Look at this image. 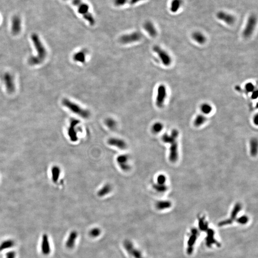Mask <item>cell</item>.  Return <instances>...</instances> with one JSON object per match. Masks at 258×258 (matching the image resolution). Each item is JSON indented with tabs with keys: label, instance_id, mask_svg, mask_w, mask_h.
<instances>
[{
	"label": "cell",
	"instance_id": "6da1fadb",
	"mask_svg": "<svg viewBox=\"0 0 258 258\" xmlns=\"http://www.w3.org/2000/svg\"><path fill=\"white\" fill-rule=\"evenodd\" d=\"M31 39L33 42L36 50H37V55L36 56L30 57L28 62L30 65H38L41 64L46 58L47 55V50L36 34H32Z\"/></svg>",
	"mask_w": 258,
	"mask_h": 258
},
{
	"label": "cell",
	"instance_id": "7a4b0ae2",
	"mask_svg": "<svg viewBox=\"0 0 258 258\" xmlns=\"http://www.w3.org/2000/svg\"><path fill=\"white\" fill-rule=\"evenodd\" d=\"M72 4L77 9L79 14L82 15L84 18L88 22L91 26H94L95 23V20L90 11V7L82 0H72Z\"/></svg>",
	"mask_w": 258,
	"mask_h": 258
},
{
	"label": "cell",
	"instance_id": "3957f363",
	"mask_svg": "<svg viewBox=\"0 0 258 258\" xmlns=\"http://www.w3.org/2000/svg\"><path fill=\"white\" fill-rule=\"evenodd\" d=\"M62 103L71 112L84 119H87L90 116V113L88 110L83 108L79 105L72 102L68 98L63 99Z\"/></svg>",
	"mask_w": 258,
	"mask_h": 258
},
{
	"label": "cell",
	"instance_id": "277c9868",
	"mask_svg": "<svg viewBox=\"0 0 258 258\" xmlns=\"http://www.w3.org/2000/svg\"><path fill=\"white\" fill-rule=\"evenodd\" d=\"M257 25V18L255 15H251L249 17L246 26L243 31V36L245 38H249L253 34Z\"/></svg>",
	"mask_w": 258,
	"mask_h": 258
},
{
	"label": "cell",
	"instance_id": "5b68a950",
	"mask_svg": "<svg viewBox=\"0 0 258 258\" xmlns=\"http://www.w3.org/2000/svg\"><path fill=\"white\" fill-rule=\"evenodd\" d=\"M153 50L160 58L163 64L165 66H169L172 63V58L166 51L163 50L158 46L153 47Z\"/></svg>",
	"mask_w": 258,
	"mask_h": 258
},
{
	"label": "cell",
	"instance_id": "8992f818",
	"mask_svg": "<svg viewBox=\"0 0 258 258\" xmlns=\"http://www.w3.org/2000/svg\"><path fill=\"white\" fill-rule=\"evenodd\" d=\"M142 34L138 31L133 32L129 34H124L120 38V42L123 44H128L138 42L141 39Z\"/></svg>",
	"mask_w": 258,
	"mask_h": 258
},
{
	"label": "cell",
	"instance_id": "52a82bcc",
	"mask_svg": "<svg viewBox=\"0 0 258 258\" xmlns=\"http://www.w3.org/2000/svg\"><path fill=\"white\" fill-rule=\"evenodd\" d=\"M167 97V89L163 84H161L158 87L156 98V105L159 108L163 107L165 100Z\"/></svg>",
	"mask_w": 258,
	"mask_h": 258
},
{
	"label": "cell",
	"instance_id": "ba28073f",
	"mask_svg": "<svg viewBox=\"0 0 258 258\" xmlns=\"http://www.w3.org/2000/svg\"><path fill=\"white\" fill-rule=\"evenodd\" d=\"M80 123V121L77 119H72L70 120V125L68 129V134L71 141H77L79 139L77 135V126Z\"/></svg>",
	"mask_w": 258,
	"mask_h": 258
},
{
	"label": "cell",
	"instance_id": "9c48e42d",
	"mask_svg": "<svg viewBox=\"0 0 258 258\" xmlns=\"http://www.w3.org/2000/svg\"><path fill=\"white\" fill-rule=\"evenodd\" d=\"M3 79L7 91L9 93H12L15 92V85L12 75L10 73H5L3 75Z\"/></svg>",
	"mask_w": 258,
	"mask_h": 258
},
{
	"label": "cell",
	"instance_id": "30bf717a",
	"mask_svg": "<svg viewBox=\"0 0 258 258\" xmlns=\"http://www.w3.org/2000/svg\"><path fill=\"white\" fill-rule=\"evenodd\" d=\"M216 18L228 25H233L235 22V17L233 15L223 11L218 12L216 14Z\"/></svg>",
	"mask_w": 258,
	"mask_h": 258
},
{
	"label": "cell",
	"instance_id": "8fae6325",
	"mask_svg": "<svg viewBox=\"0 0 258 258\" xmlns=\"http://www.w3.org/2000/svg\"><path fill=\"white\" fill-rule=\"evenodd\" d=\"M117 163L120 168L124 172H128L130 169L129 164V157L128 155H120L116 159Z\"/></svg>",
	"mask_w": 258,
	"mask_h": 258
},
{
	"label": "cell",
	"instance_id": "7c38bea8",
	"mask_svg": "<svg viewBox=\"0 0 258 258\" xmlns=\"http://www.w3.org/2000/svg\"><path fill=\"white\" fill-rule=\"evenodd\" d=\"M107 143L110 146L115 147L120 150H125L127 147L126 142L119 138H110L107 141Z\"/></svg>",
	"mask_w": 258,
	"mask_h": 258
},
{
	"label": "cell",
	"instance_id": "4fadbf2b",
	"mask_svg": "<svg viewBox=\"0 0 258 258\" xmlns=\"http://www.w3.org/2000/svg\"><path fill=\"white\" fill-rule=\"evenodd\" d=\"M124 245L129 254L133 256L134 258H144L140 251L135 249L129 241H126Z\"/></svg>",
	"mask_w": 258,
	"mask_h": 258
},
{
	"label": "cell",
	"instance_id": "5bb4252c",
	"mask_svg": "<svg viewBox=\"0 0 258 258\" xmlns=\"http://www.w3.org/2000/svg\"><path fill=\"white\" fill-rule=\"evenodd\" d=\"M178 158V145L176 141L171 144L170 147L169 159L171 162H176Z\"/></svg>",
	"mask_w": 258,
	"mask_h": 258
},
{
	"label": "cell",
	"instance_id": "9a60e30c",
	"mask_svg": "<svg viewBox=\"0 0 258 258\" xmlns=\"http://www.w3.org/2000/svg\"><path fill=\"white\" fill-rule=\"evenodd\" d=\"M21 30V20L18 15L12 17V32L14 35L19 34Z\"/></svg>",
	"mask_w": 258,
	"mask_h": 258
},
{
	"label": "cell",
	"instance_id": "2e32d148",
	"mask_svg": "<svg viewBox=\"0 0 258 258\" xmlns=\"http://www.w3.org/2000/svg\"><path fill=\"white\" fill-rule=\"evenodd\" d=\"M178 135H179V132L178 130L176 129H174L172 130L171 134L169 135L167 133H165L163 136V141L166 144H171L174 141H176Z\"/></svg>",
	"mask_w": 258,
	"mask_h": 258
},
{
	"label": "cell",
	"instance_id": "e0dca14e",
	"mask_svg": "<svg viewBox=\"0 0 258 258\" xmlns=\"http://www.w3.org/2000/svg\"><path fill=\"white\" fill-rule=\"evenodd\" d=\"M144 28L151 37H156L157 35V31L154 23L151 21H146V22L144 23Z\"/></svg>",
	"mask_w": 258,
	"mask_h": 258
},
{
	"label": "cell",
	"instance_id": "ac0fdd59",
	"mask_svg": "<svg viewBox=\"0 0 258 258\" xmlns=\"http://www.w3.org/2000/svg\"><path fill=\"white\" fill-rule=\"evenodd\" d=\"M183 4L182 0H171L169 6L170 11L173 14L177 13L182 8Z\"/></svg>",
	"mask_w": 258,
	"mask_h": 258
},
{
	"label": "cell",
	"instance_id": "d6986e66",
	"mask_svg": "<svg viewBox=\"0 0 258 258\" xmlns=\"http://www.w3.org/2000/svg\"><path fill=\"white\" fill-rule=\"evenodd\" d=\"M192 37L195 42L200 44H203L206 41V36L200 31H195L192 34Z\"/></svg>",
	"mask_w": 258,
	"mask_h": 258
},
{
	"label": "cell",
	"instance_id": "ffe728a7",
	"mask_svg": "<svg viewBox=\"0 0 258 258\" xmlns=\"http://www.w3.org/2000/svg\"><path fill=\"white\" fill-rule=\"evenodd\" d=\"M112 186L109 184H106L98 191L97 195L99 197H103L109 194L112 192Z\"/></svg>",
	"mask_w": 258,
	"mask_h": 258
},
{
	"label": "cell",
	"instance_id": "44dd1931",
	"mask_svg": "<svg viewBox=\"0 0 258 258\" xmlns=\"http://www.w3.org/2000/svg\"><path fill=\"white\" fill-rule=\"evenodd\" d=\"M86 57L87 56L86 52L84 51L81 50L75 53L73 55V58L75 61L83 64L86 62Z\"/></svg>",
	"mask_w": 258,
	"mask_h": 258
},
{
	"label": "cell",
	"instance_id": "7402d4cb",
	"mask_svg": "<svg viewBox=\"0 0 258 258\" xmlns=\"http://www.w3.org/2000/svg\"><path fill=\"white\" fill-rule=\"evenodd\" d=\"M214 231L211 229L208 230V237L206 238V243L208 247H211L212 244H215L218 245L219 244L215 240L214 237Z\"/></svg>",
	"mask_w": 258,
	"mask_h": 258
},
{
	"label": "cell",
	"instance_id": "603a6c76",
	"mask_svg": "<svg viewBox=\"0 0 258 258\" xmlns=\"http://www.w3.org/2000/svg\"><path fill=\"white\" fill-rule=\"evenodd\" d=\"M250 153L253 157L256 156L258 153V141L256 138H252L249 143Z\"/></svg>",
	"mask_w": 258,
	"mask_h": 258
},
{
	"label": "cell",
	"instance_id": "cb8c5ba5",
	"mask_svg": "<svg viewBox=\"0 0 258 258\" xmlns=\"http://www.w3.org/2000/svg\"><path fill=\"white\" fill-rule=\"evenodd\" d=\"M77 237V234L76 231H73L70 234L66 243V246L68 248L72 249L74 247Z\"/></svg>",
	"mask_w": 258,
	"mask_h": 258
},
{
	"label": "cell",
	"instance_id": "d4e9b609",
	"mask_svg": "<svg viewBox=\"0 0 258 258\" xmlns=\"http://www.w3.org/2000/svg\"><path fill=\"white\" fill-rule=\"evenodd\" d=\"M156 208L158 210H162L168 209L171 208L172 206V203L168 200L159 201L155 205Z\"/></svg>",
	"mask_w": 258,
	"mask_h": 258
},
{
	"label": "cell",
	"instance_id": "484cf974",
	"mask_svg": "<svg viewBox=\"0 0 258 258\" xmlns=\"http://www.w3.org/2000/svg\"><path fill=\"white\" fill-rule=\"evenodd\" d=\"M42 251L45 254H48L50 252L49 242H48V239H47V237L46 235H44V236H43Z\"/></svg>",
	"mask_w": 258,
	"mask_h": 258
},
{
	"label": "cell",
	"instance_id": "4316f807",
	"mask_svg": "<svg viewBox=\"0 0 258 258\" xmlns=\"http://www.w3.org/2000/svg\"><path fill=\"white\" fill-rule=\"evenodd\" d=\"M206 118L205 116L202 114L198 115L195 117L194 124L195 127H200L206 122Z\"/></svg>",
	"mask_w": 258,
	"mask_h": 258
},
{
	"label": "cell",
	"instance_id": "83f0119b",
	"mask_svg": "<svg viewBox=\"0 0 258 258\" xmlns=\"http://www.w3.org/2000/svg\"><path fill=\"white\" fill-rule=\"evenodd\" d=\"M241 209V205L240 203H238L235 205V206L234 207L233 209L232 210L231 212V215H230V219L234 221V219H236V217L237 216L238 214V213L240 212Z\"/></svg>",
	"mask_w": 258,
	"mask_h": 258
},
{
	"label": "cell",
	"instance_id": "f1b7e54d",
	"mask_svg": "<svg viewBox=\"0 0 258 258\" xmlns=\"http://www.w3.org/2000/svg\"><path fill=\"white\" fill-rule=\"evenodd\" d=\"M200 109L204 114H209L212 111V107L208 103H204L201 105Z\"/></svg>",
	"mask_w": 258,
	"mask_h": 258
},
{
	"label": "cell",
	"instance_id": "f546056e",
	"mask_svg": "<svg viewBox=\"0 0 258 258\" xmlns=\"http://www.w3.org/2000/svg\"><path fill=\"white\" fill-rule=\"evenodd\" d=\"M105 123L107 127L112 130H113L114 129H115L117 126V122L115 120L112 118H107L105 121Z\"/></svg>",
	"mask_w": 258,
	"mask_h": 258
},
{
	"label": "cell",
	"instance_id": "4dcf8cb0",
	"mask_svg": "<svg viewBox=\"0 0 258 258\" xmlns=\"http://www.w3.org/2000/svg\"><path fill=\"white\" fill-rule=\"evenodd\" d=\"M163 126L160 122H156L152 127V130L155 133H158L163 130Z\"/></svg>",
	"mask_w": 258,
	"mask_h": 258
},
{
	"label": "cell",
	"instance_id": "1f68e13d",
	"mask_svg": "<svg viewBox=\"0 0 258 258\" xmlns=\"http://www.w3.org/2000/svg\"><path fill=\"white\" fill-rule=\"evenodd\" d=\"M153 188L159 193H163L166 191L168 189V187L165 184H160L157 183L153 184Z\"/></svg>",
	"mask_w": 258,
	"mask_h": 258
},
{
	"label": "cell",
	"instance_id": "d6a6232c",
	"mask_svg": "<svg viewBox=\"0 0 258 258\" xmlns=\"http://www.w3.org/2000/svg\"><path fill=\"white\" fill-rule=\"evenodd\" d=\"M199 227L200 229L203 231L208 230V224L207 222L205 221L204 217L199 219Z\"/></svg>",
	"mask_w": 258,
	"mask_h": 258
},
{
	"label": "cell",
	"instance_id": "836d02e7",
	"mask_svg": "<svg viewBox=\"0 0 258 258\" xmlns=\"http://www.w3.org/2000/svg\"><path fill=\"white\" fill-rule=\"evenodd\" d=\"M198 234L192 233L188 241V247H193L197 241Z\"/></svg>",
	"mask_w": 258,
	"mask_h": 258
},
{
	"label": "cell",
	"instance_id": "e575fe53",
	"mask_svg": "<svg viewBox=\"0 0 258 258\" xmlns=\"http://www.w3.org/2000/svg\"><path fill=\"white\" fill-rule=\"evenodd\" d=\"M166 180H167V178H166V176L165 175H162V174L158 175L157 177V179H156L157 184H165V182H166Z\"/></svg>",
	"mask_w": 258,
	"mask_h": 258
},
{
	"label": "cell",
	"instance_id": "d590c367",
	"mask_svg": "<svg viewBox=\"0 0 258 258\" xmlns=\"http://www.w3.org/2000/svg\"><path fill=\"white\" fill-rule=\"evenodd\" d=\"M101 230L98 228H94V229H92L90 232V236L94 238L97 237L98 236H99L101 234Z\"/></svg>",
	"mask_w": 258,
	"mask_h": 258
},
{
	"label": "cell",
	"instance_id": "8d00e7d4",
	"mask_svg": "<svg viewBox=\"0 0 258 258\" xmlns=\"http://www.w3.org/2000/svg\"><path fill=\"white\" fill-rule=\"evenodd\" d=\"M14 245V243L12 241H8L5 242H4L0 246V251H1V249H7L9 247H11Z\"/></svg>",
	"mask_w": 258,
	"mask_h": 258
},
{
	"label": "cell",
	"instance_id": "74e56055",
	"mask_svg": "<svg viewBox=\"0 0 258 258\" xmlns=\"http://www.w3.org/2000/svg\"><path fill=\"white\" fill-rule=\"evenodd\" d=\"M245 90L248 93L252 92L255 90L254 86L252 83H248L245 86Z\"/></svg>",
	"mask_w": 258,
	"mask_h": 258
},
{
	"label": "cell",
	"instance_id": "f35d334b",
	"mask_svg": "<svg viewBox=\"0 0 258 258\" xmlns=\"http://www.w3.org/2000/svg\"><path fill=\"white\" fill-rule=\"evenodd\" d=\"M248 217L246 216H242L238 219L237 220L238 222L241 224H245L248 222Z\"/></svg>",
	"mask_w": 258,
	"mask_h": 258
},
{
	"label": "cell",
	"instance_id": "ab89813d",
	"mask_svg": "<svg viewBox=\"0 0 258 258\" xmlns=\"http://www.w3.org/2000/svg\"><path fill=\"white\" fill-rule=\"evenodd\" d=\"M233 221H232L230 219H226V220H223V221L220 222L219 224V226H225V225H230V224H231V223H232Z\"/></svg>",
	"mask_w": 258,
	"mask_h": 258
},
{
	"label": "cell",
	"instance_id": "60d3db41",
	"mask_svg": "<svg viewBox=\"0 0 258 258\" xmlns=\"http://www.w3.org/2000/svg\"><path fill=\"white\" fill-rule=\"evenodd\" d=\"M128 0H114V4L116 6H122L124 5Z\"/></svg>",
	"mask_w": 258,
	"mask_h": 258
},
{
	"label": "cell",
	"instance_id": "b9f144b4",
	"mask_svg": "<svg viewBox=\"0 0 258 258\" xmlns=\"http://www.w3.org/2000/svg\"><path fill=\"white\" fill-rule=\"evenodd\" d=\"M258 91L257 90H254V91L252 92V94H251V98H252V99H256L258 97Z\"/></svg>",
	"mask_w": 258,
	"mask_h": 258
},
{
	"label": "cell",
	"instance_id": "7bdbcfd3",
	"mask_svg": "<svg viewBox=\"0 0 258 258\" xmlns=\"http://www.w3.org/2000/svg\"><path fill=\"white\" fill-rule=\"evenodd\" d=\"M144 1V0H130V4L131 5H134V4H137V3L140 2V1Z\"/></svg>",
	"mask_w": 258,
	"mask_h": 258
},
{
	"label": "cell",
	"instance_id": "ee69618b",
	"mask_svg": "<svg viewBox=\"0 0 258 258\" xmlns=\"http://www.w3.org/2000/svg\"><path fill=\"white\" fill-rule=\"evenodd\" d=\"M15 252H11L10 253H8L7 255V258H15Z\"/></svg>",
	"mask_w": 258,
	"mask_h": 258
},
{
	"label": "cell",
	"instance_id": "f6af8a7d",
	"mask_svg": "<svg viewBox=\"0 0 258 258\" xmlns=\"http://www.w3.org/2000/svg\"><path fill=\"white\" fill-rule=\"evenodd\" d=\"M253 122H254V123L256 125H257L258 124V115L256 114L255 116L254 117V118H253Z\"/></svg>",
	"mask_w": 258,
	"mask_h": 258
}]
</instances>
